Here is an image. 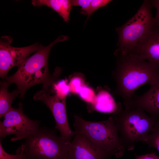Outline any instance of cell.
I'll use <instances>...</instances> for the list:
<instances>
[{"instance_id": "d6986e66", "label": "cell", "mask_w": 159, "mask_h": 159, "mask_svg": "<svg viewBox=\"0 0 159 159\" xmlns=\"http://www.w3.org/2000/svg\"><path fill=\"white\" fill-rule=\"evenodd\" d=\"M77 94L82 100L90 105L93 103L96 96L92 89L84 85L81 87Z\"/></svg>"}, {"instance_id": "8992f818", "label": "cell", "mask_w": 159, "mask_h": 159, "mask_svg": "<svg viewBox=\"0 0 159 159\" xmlns=\"http://www.w3.org/2000/svg\"><path fill=\"white\" fill-rule=\"evenodd\" d=\"M150 1L144 0L135 15L122 26L116 29L118 48L115 53L129 54L155 24Z\"/></svg>"}, {"instance_id": "7c38bea8", "label": "cell", "mask_w": 159, "mask_h": 159, "mask_svg": "<svg viewBox=\"0 0 159 159\" xmlns=\"http://www.w3.org/2000/svg\"><path fill=\"white\" fill-rule=\"evenodd\" d=\"M125 105L139 108L154 117L159 119V80L150 85L149 89L140 96L134 95Z\"/></svg>"}, {"instance_id": "3957f363", "label": "cell", "mask_w": 159, "mask_h": 159, "mask_svg": "<svg viewBox=\"0 0 159 159\" xmlns=\"http://www.w3.org/2000/svg\"><path fill=\"white\" fill-rule=\"evenodd\" d=\"M125 106L124 109L113 116L122 143L125 148L132 150L138 142H144L159 119L139 108Z\"/></svg>"}, {"instance_id": "ac0fdd59", "label": "cell", "mask_w": 159, "mask_h": 159, "mask_svg": "<svg viewBox=\"0 0 159 159\" xmlns=\"http://www.w3.org/2000/svg\"><path fill=\"white\" fill-rule=\"evenodd\" d=\"M23 145L20 146L16 151V154H9L5 151L0 141V159H26L27 156L23 152Z\"/></svg>"}, {"instance_id": "ba28073f", "label": "cell", "mask_w": 159, "mask_h": 159, "mask_svg": "<svg viewBox=\"0 0 159 159\" xmlns=\"http://www.w3.org/2000/svg\"><path fill=\"white\" fill-rule=\"evenodd\" d=\"M13 41L10 36L1 37L0 39V76L3 79L7 76L12 67H18L32 53L35 52L39 45L37 43L22 47L11 45Z\"/></svg>"}, {"instance_id": "30bf717a", "label": "cell", "mask_w": 159, "mask_h": 159, "mask_svg": "<svg viewBox=\"0 0 159 159\" xmlns=\"http://www.w3.org/2000/svg\"><path fill=\"white\" fill-rule=\"evenodd\" d=\"M74 136L67 143L69 159H108L112 155L82 134L76 132Z\"/></svg>"}, {"instance_id": "e0dca14e", "label": "cell", "mask_w": 159, "mask_h": 159, "mask_svg": "<svg viewBox=\"0 0 159 159\" xmlns=\"http://www.w3.org/2000/svg\"><path fill=\"white\" fill-rule=\"evenodd\" d=\"M145 143L150 147H153L159 152V122L147 137Z\"/></svg>"}, {"instance_id": "603a6c76", "label": "cell", "mask_w": 159, "mask_h": 159, "mask_svg": "<svg viewBox=\"0 0 159 159\" xmlns=\"http://www.w3.org/2000/svg\"><path fill=\"white\" fill-rule=\"evenodd\" d=\"M150 1L152 6L156 9V14L154 18L155 24L156 26H159V0H150Z\"/></svg>"}, {"instance_id": "44dd1931", "label": "cell", "mask_w": 159, "mask_h": 159, "mask_svg": "<svg viewBox=\"0 0 159 159\" xmlns=\"http://www.w3.org/2000/svg\"><path fill=\"white\" fill-rule=\"evenodd\" d=\"M111 1V0H91L87 20L95 11L100 8L106 6Z\"/></svg>"}, {"instance_id": "277c9868", "label": "cell", "mask_w": 159, "mask_h": 159, "mask_svg": "<svg viewBox=\"0 0 159 159\" xmlns=\"http://www.w3.org/2000/svg\"><path fill=\"white\" fill-rule=\"evenodd\" d=\"M74 117L76 132L82 134L111 155L117 158L123 155L125 148L121 140L113 116L100 122L86 121L78 115H74Z\"/></svg>"}, {"instance_id": "6da1fadb", "label": "cell", "mask_w": 159, "mask_h": 159, "mask_svg": "<svg viewBox=\"0 0 159 159\" xmlns=\"http://www.w3.org/2000/svg\"><path fill=\"white\" fill-rule=\"evenodd\" d=\"M117 57L115 69L113 72L116 87L115 93L124 102L131 100L135 92L145 84L159 80V68L134 54L123 55L115 53Z\"/></svg>"}, {"instance_id": "d4e9b609", "label": "cell", "mask_w": 159, "mask_h": 159, "mask_svg": "<svg viewBox=\"0 0 159 159\" xmlns=\"http://www.w3.org/2000/svg\"><path fill=\"white\" fill-rule=\"evenodd\" d=\"M26 159H30L27 157V158Z\"/></svg>"}, {"instance_id": "4fadbf2b", "label": "cell", "mask_w": 159, "mask_h": 159, "mask_svg": "<svg viewBox=\"0 0 159 159\" xmlns=\"http://www.w3.org/2000/svg\"><path fill=\"white\" fill-rule=\"evenodd\" d=\"M90 105L93 110L103 113H112L114 115L118 113L122 109L121 104L116 102L109 92L105 90L99 92Z\"/></svg>"}, {"instance_id": "8fae6325", "label": "cell", "mask_w": 159, "mask_h": 159, "mask_svg": "<svg viewBox=\"0 0 159 159\" xmlns=\"http://www.w3.org/2000/svg\"><path fill=\"white\" fill-rule=\"evenodd\" d=\"M129 54H134L159 68V26L155 24Z\"/></svg>"}, {"instance_id": "5b68a950", "label": "cell", "mask_w": 159, "mask_h": 159, "mask_svg": "<svg viewBox=\"0 0 159 159\" xmlns=\"http://www.w3.org/2000/svg\"><path fill=\"white\" fill-rule=\"evenodd\" d=\"M25 140L23 152L30 159H69L67 142L54 130L39 127Z\"/></svg>"}, {"instance_id": "9c48e42d", "label": "cell", "mask_w": 159, "mask_h": 159, "mask_svg": "<svg viewBox=\"0 0 159 159\" xmlns=\"http://www.w3.org/2000/svg\"><path fill=\"white\" fill-rule=\"evenodd\" d=\"M35 100L42 102L50 110L56 123L55 128L60 136L66 141H71L76 132L70 127L68 121L66 106V99H62L44 90L37 92L34 97Z\"/></svg>"}, {"instance_id": "5bb4252c", "label": "cell", "mask_w": 159, "mask_h": 159, "mask_svg": "<svg viewBox=\"0 0 159 159\" xmlns=\"http://www.w3.org/2000/svg\"><path fill=\"white\" fill-rule=\"evenodd\" d=\"M33 6H46L57 12L64 21L68 22L72 9L71 0H33L32 1Z\"/></svg>"}, {"instance_id": "52a82bcc", "label": "cell", "mask_w": 159, "mask_h": 159, "mask_svg": "<svg viewBox=\"0 0 159 159\" xmlns=\"http://www.w3.org/2000/svg\"><path fill=\"white\" fill-rule=\"evenodd\" d=\"M3 117V120L0 122L1 141L10 135H15L11 138V141L25 139L40 127V121L32 120L24 113L21 102L17 108L12 107Z\"/></svg>"}, {"instance_id": "7402d4cb", "label": "cell", "mask_w": 159, "mask_h": 159, "mask_svg": "<svg viewBox=\"0 0 159 159\" xmlns=\"http://www.w3.org/2000/svg\"><path fill=\"white\" fill-rule=\"evenodd\" d=\"M84 85L82 80L81 78L77 77H73L69 84L70 92L77 94Z\"/></svg>"}, {"instance_id": "9a60e30c", "label": "cell", "mask_w": 159, "mask_h": 159, "mask_svg": "<svg viewBox=\"0 0 159 159\" xmlns=\"http://www.w3.org/2000/svg\"><path fill=\"white\" fill-rule=\"evenodd\" d=\"M9 85L4 80L0 82V117H2L12 107L11 104L14 99L20 94L17 89L11 92L8 91Z\"/></svg>"}, {"instance_id": "cb8c5ba5", "label": "cell", "mask_w": 159, "mask_h": 159, "mask_svg": "<svg viewBox=\"0 0 159 159\" xmlns=\"http://www.w3.org/2000/svg\"><path fill=\"white\" fill-rule=\"evenodd\" d=\"M135 159H159V157L152 153L144 155L136 156Z\"/></svg>"}, {"instance_id": "ffe728a7", "label": "cell", "mask_w": 159, "mask_h": 159, "mask_svg": "<svg viewBox=\"0 0 159 159\" xmlns=\"http://www.w3.org/2000/svg\"><path fill=\"white\" fill-rule=\"evenodd\" d=\"M71 1L72 6H79L81 7V14L88 16L91 0H73Z\"/></svg>"}, {"instance_id": "7a4b0ae2", "label": "cell", "mask_w": 159, "mask_h": 159, "mask_svg": "<svg viewBox=\"0 0 159 159\" xmlns=\"http://www.w3.org/2000/svg\"><path fill=\"white\" fill-rule=\"evenodd\" d=\"M68 39L67 36L61 35L47 46L39 45L38 49L21 63L14 74L3 79L9 85H16L21 99L27 90L35 85L42 84L43 88L47 87L54 80L50 75L48 66L50 51L55 44Z\"/></svg>"}, {"instance_id": "2e32d148", "label": "cell", "mask_w": 159, "mask_h": 159, "mask_svg": "<svg viewBox=\"0 0 159 159\" xmlns=\"http://www.w3.org/2000/svg\"><path fill=\"white\" fill-rule=\"evenodd\" d=\"M54 81L46 89L44 90L53 93L60 98L66 99L67 96L70 92L69 84L64 80L56 82Z\"/></svg>"}]
</instances>
